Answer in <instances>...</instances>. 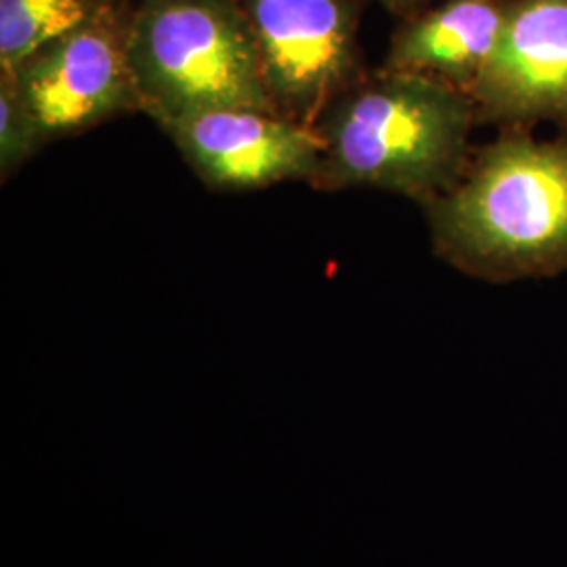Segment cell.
Returning <instances> with one entry per match:
<instances>
[{
	"label": "cell",
	"mask_w": 567,
	"mask_h": 567,
	"mask_svg": "<svg viewBox=\"0 0 567 567\" xmlns=\"http://www.w3.org/2000/svg\"><path fill=\"white\" fill-rule=\"evenodd\" d=\"M166 131L198 177L217 189L313 182L324 154L318 128L255 107L194 114Z\"/></svg>",
	"instance_id": "obj_6"
},
{
	"label": "cell",
	"mask_w": 567,
	"mask_h": 567,
	"mask_svg": "<svg viewBox=\"0 0 567 567\" xmlns=\"http://www.w3.org/2000/svg\"><path fill=\"white\" fill-rule=\"evenodd\" d=\"M126 55L140 110L164 128L213 110L276 112L238 0H140Z\"/></svg>",
	"instance_id": "obj_2"
},
{
	"label": "cell",
	"mask_w": 567,
	"mask_h": 567,
	"mask_svg": "<svg viewBox=\"0 0 567 567\" xmlns=\"http://www.w3.org/2000/svg\"><path fill=\"white\" fill-rule=\"evenodd\" d=\"M468 93L494 116L567 114V0L508 7L496 49Z\"/></svg>",
	"instance_id": "obj_7"
},
{
	"label": "cell",
	"mask_w": 567,
	"mask_h": 567,
	"mask_svg": "<svg viewBox=\"0 0 567 567\" xmlns=\"http://www.w3.org/2000/svg\"><path fill=\"white\" fill-rule=\"evenodd\" d=\"M447 257L477 271H532L567 261V145L508 140L433 203Z\"/></svg>",
	"instance_id": "obj_3"
},
{
	"label": "cell",
	"mask_w": 567,
	"mask_h": 567,
	"mask_svg": "<svg viewBox=\"0 0 567 567\" xmlns=\"http://www.w3.org/2000/svg\"><path fill=\"white\" fill-rule=\"evenodd\" d=\"M114 11V0H0V74H13L47 42Z\"/></svg>",
	"instance_id": "obj_9"
},
{
	"label": "cell",
	"mask_w": 567,
	"mask_h": 567,
	"mask_svg": "<svg viewBox=\"0 0 567 567\" xmlns=\"http://www.w3.org/2000/svg\"><path fill=\"white\" fill-rule=\"evenodd\" d=\"M381 2L386 4V7H391V9H402V7H408V4H412L416 0H381Z\"/></svg>",
	"instance_id": "obj_11"
},
{
	"label": "cell",
	"mask_w": 567,
	"mask_h": 567,
	"mask_svg": "<svg viewBox=\"0 0 567 567\" xmlns=\"http://www.w3.org/2000/svg\"><path fill=\"white\" fill-rule=\"evenodd\" d=\"M471 107L444 81L386 70L344 91L316 126L320 189L381 187L414 198L452 189L465 161Z\"/></svg>",
	"instance_id": "obj_1"
},
{
	"label": "cell",
	"mask_w": 567,
	"mask_h": 567,
	"mask_svg": "<svg viewBox=\"0 0 567 567\" xmlns=\"http://www.w3.org/2000/svg\"><path fill=\"white\" fill-rule=\"evenodd\" d=\"M276 112L318 126L355 74V25L344 0H243Z\"/></svg>",
	"instance_id": "obj_4"
},
{
	"label": "cell",
	"mask_w": 567,
	"mask_h": 567,
	"mask_svg": "<svg viewBox=\"0 0 567 567\" xmlns=\"http://www.w3.org/2000/svg\"><path fill=\"white\" fill-rule=\"evenodd\" d=\"M507 9L498 0H447L393 42L386 70L423 74L466 89L492 58Z\"/></svg>",
	"instance_id": "obj_8"
},
{
	"label": "cell",
	"mask_w": 567,
	"mask_h": 567,
	"mask_svg": "<svg viewBox=\"0 0 567 567\" xmlns=\"http://www.w3.org/2000/svg\"><path fill=\"white\" fill-rule=\"evenodd\" d=\"M128 16L114 11L86 21L47 42L13 74H0L16 84L42 143L140 110L126 55Z\"/></svg>",
	"instance_id": "obj_5"
},
{
	"label": "cell",
	"mask_w": 567,
	"mask_h": 567,
	"mask_svg": "<svg viewBox=\"0 0 567 567\" xmlns=\"http://www.w3.org/2000/svg\"><path fill=\"white\" fill-rule=\"evenodd\" d=\"M42 145L41 135L21 103L16 84L0 76V175L11 177Z\"/></svg>",
	"instance_id": "obj_10"
}]
</instances>
